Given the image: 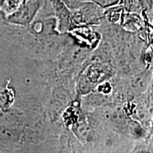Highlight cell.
<instances>
[{
	"label": "cell",
	"instance_id": "6da1fadb",
	"mask_svg": "<svg viewBox=\"0 0 153 153\" xmlns=\"http://www.w3.org/2000/svg\"><path fill=\"white\" fill-rule=\"evenodd\" d=\"M45 4V0L26 1L17 10L6 16V20L11 24L28 26L34 20Z\"/></svg>",
	"mask_w": 153,
	"mask_h": 153
},
{
	"label": "cell",
	"instance_id": "7a4b0ae2",
	"mask_svg": "<svg viewBox=\"0 0 153 153\" xmlns=\"http://www.w3.org/2000/svg\"><path fill=\"white\" fill-rule=\"evenodd\" d=\"M103 9L92 1H86L79 8L75 9L72 14L73 24L79 25L99 24L102 19Z\"/></svg>",
	"mask_w": 153,
	"mask_h": 153
},
{
	"label": "cell",
	"instance_id": "3957f363",
	"mask_svg": "<svg viewBox=\"0 0 153 153\" xmlns=\"http://www.w3.org/2000/svg\"><path fill=\"white\" fill-rule=\"evenodd\" d=\"M50 2L54 10L58 30L61 32H65L71 29L74 24L70 9L62 0H50Z\"/></svg>",
	"mask_w": 153,
	"mask_h": 153
},
{
	"label": "cell",
	"instance_id": "277c9868",
	"mask_svg": "<svg viewBox=\"0 0 153 153\" xmlns=\"http://www.w3.org/2000/svg\"><path fill=\"white\" fill-rule=\"evenodd\" d=\"M91 1L102 9H107L108 7L118 4L121 0H91Z\"/></svg>",
	"mask_w": 153,
	"mask_h": 153
},
{
	"label": "cell",
	"instance_id": "5b68a950",
	"mask_svg": "<svg viewBox=\"0 0 153 153\" xmlns=\"http://www.w3.org/2000/svg\"><path fill=\"white\" fill-rule=\"evenodd\" d=\"M63 3L67 6L70 10H75L79 8L83 4L87 1V0H62Z\"/></svg>",
	"mask_w": 153,
	"mask_h": 153
}]
</instances>
